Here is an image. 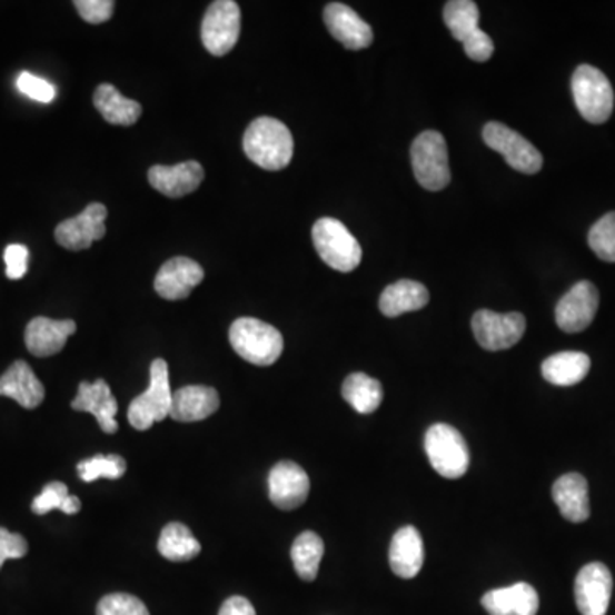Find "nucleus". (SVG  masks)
I'll use <instances>...</instances> for the list:
<instances>
[{"label":"nucleus","instance_id":"obj_8","mask_svg":"<svg viewBox=\"0 0 615 615\" xmlns=\"http://www.w3.org/2000/svg\"><path fill=\"white\" fill-rule=\"evenodd\" d=\"M240 31V6L235 0H216L204 16L200 37L210 56L222 57L235 49Z\"/></svg>","mask_w":615,"mask_h":615},{"label":"nucleus","instance_id":"obj_32","mask_svg":"<svg viewBox=\"0 0 615 615\" xmlns=\"http://www.w3.org/2000/svg\"><path fill=\"white\" fill-rule=\"evenodd\" d=\"M31 509L37 515H47L53 509H60L66 515H76L81 509V502L76 496H70L66 484L50 483L49 486H44L40 496L34 498Z\"/></svg>","mask_w":615,"mask_h":615},{"label":"nucleus","instance_id":"obj_12","mask_svg":"<svg viewBox=\"0 0 615 615\" xmlns=\"http://www.w3.org/2000/svg\"><path fill=\"white\" fill-rule=\"evenodd\" d=\"M611 569L602 563H589L579 569L575 582V601L582 615H605L611 605Z\"/></svg>","mask_w":615,"mask_h":615},{"label":"nucleus","instance_id":"obj_34","mask_svg":"<svg viewBox=\"0 0 615 615\" xmlns=\"http://www.w3.org/2000/svg\"><path fill=\"white\" fill-rule=\"evenodd\" d=\"M588 245L601 260L615 264V212H608L592 226Z\"/></svg>","mask_w":615,"mask_h":615},{"label":"nucleus","instance_id":"obj_28","mask_svg":"<svg viewBox=\"0 0 615 615\" xmlns=\"http://www.w3.org/2000/svg\"><path fill=\"white\" fill-rule=\"evenodd\" d=\"M344 400L359 414H373L381 406L384 387L365 373H353L343 385Z\"/></svg>","mask_w":615,"mask_h":615},{"label":"nucleus","instance_id":"obj_31","mask_svg":"<svg viewBox=\"0 0 615 615\" xmlns=\"http://www.w3.org/2000/svg\"><path fill=\"white\" fill-rule=\"evenodd\" d=\"M480 12L476 2L472 0H452L446 2L443 19L448 27L449 33L455 40L464 43L474 31L479 30Z\"/></svg>","mask_w":615,"mask_h":615},{"label":"nucleus","instance_id":"obj_10","mask_svg":"<svg viewBox=\"0 0 615 615\" xmlns=\"http://www.w3.org/2000/svg\"><path fill=\"white\" fill-rule=\"evenodd\" d=\"M527 321L522 314H494L479 310L472 318V330L477 344L486 350H505L515 346L524 337Z\"/></svg>","mask_w":615,"mask_h":615},{"label":"nucleus","instance_id":"obj_11","mask_svg":"<svg viewBox=\"0 0 615 615\" xmlns=\"http://www.w3.org/2000/svg\"><path fill=\"white\" fill-rule=\"evenodd\" d=\"M598 302H601V296L594 284L588 280L575 284L557 302V327L566 334L583 333L594 321Z\"/></svg>","mask_w":615,"mask_h":615},{"label":"nucleus","instance_id":"obj_1","mask_svg":"<svg viewBox=\"0 0 615 615\" xmlns=\"http://www.w3.org/2000/svg\"><path fill=\"white\" fill-rule=\"evenodd\" d=\"M244 151L250 161L267 171L288 167L295 152L291 130L272 117H260L248 126Z\"/></svg>","mask_w":615,"mask_h":615},{"label":"nucleus","instance_id":"obj_39","mask_svg":"<svg viewBox=\"0 0 615 615\" xmlns=\"http://www.w3.org/2000/svg\"><path fill=\"white\" fill-rule=\"evenodd\" d=\"M30 251L24 245H9L4 251L6 276L11 280L22 279L28 272Z\"/></svg>","mask_w":615,"mask_h":615},{"label":"nucleus","instance_id":"obj_15","mask_svg":"<svg viewBox=\"0 0 615 615\" xmlns=\"http://www.w3.org/2000/svg\"><path fill=\"white\" fill-rule=\"evenodd\" d=\"M204 269L188 257L170 258L162 264L155 279V289L162 299L180 301L188 298L196 286L204 280Z\"/></svg>","mask_w":615,"mask_h":615},{"label":"nucleus","instance_id":"obj_17","mask_svg":"<svg viewBox=\"0 0 615 615\" xmlns=\"http://www.w3.org/2000/svg\"><path fill=\"white\" fill-rule=\"evenodd\" d=\"M202 165L199 161H185L175 167L156 165L148 171L149 183L155 190L170 199H180L188 194L196 192L204 181Z\"/></svg>","mask_w":615,"mask_h":615},{"label":"nucleus","instance_id":"obj_21","mask_svg":"<svg viewBox=\"0 0 615 615\" xmlns=\"http://www.w3.org/2000/svg\"><path fill=\"white\" fill-rule=\"evenodd\" d=\"M0 395L12 398L24 409H37L44 398V387L28 363L16 361L0 376Z\"/></svg>","mask_w":615,"mask_h":615},{"label":"nucleus","instance_id":"obj_40","mask_svg":"<svg viewBox=\"0 0 615 615\" xmlns=\"http://www.w3.org/2000/svg\"><path fill=\"white\" fill-rule=\"evenodd\" d=\"M464 50L468 59L474 62H487L493 57L494 43L489 34L484 33L479 28L464 41Z\"/></svg>","mask_w":615,"mask_h":615},{"label":"nucleus","instance_id":"obj_26","mask_svg":"<svg viewBox=\"0 0 615 615\" xmlns=\"http://www.w3.org/2000/svg\"><path fill=\"white\" fill-rule=\"evenodd\" d=\"M592 368V361L585 353L566 350L557 353L542 363V375L549 384L557 387H573L585 380Z\"/></svg>","mask_w":615,"mask_h":615},{"label":"nucleus","instance_id":"obj_20","mask_svg":"<svg viewBox=\"0 0 615 615\" xmlns=\"http://www.w3.org/2000/svg\"><path fill=\"white\" fill-rule=\"evenodd\" d=\"M489 615H537L538 594L528 583L490 589L480 601Z\"/></svg>","mask_w":615,"mask_h":615},{"label":"nucleus","instance_id":"obj_38","mask_svg":"<svg viewBox=\"0 0 615 615\" xmlns=\"http://www.w3.org/2000/svg\"><path fill=\"white\" fill-rule=\"evenodd\" d=\"M28 554L27 538L0 527V569L8 559H21Z\"/></svg>","mask_w":615,"mask_h":615},{"label":"nucleus","instance_id":"obj_19","mask_svg":"<svg viewBox=\"0 0 615 615\" xmlns=\"http://www.w3.org/2000/svg\"><path fill=\"white\" fill-rule=\"evenodd\" d=\"M76 328V321L72 320L37 317L28 324L24 343L37 358H50L63 349Z\"/></svg>","mask_w":615,"mask_h":615},{"label":"nucleus","instance_id":"obj_22","mask_svg":"<svg viewBox=\"0 0 615 615\" xmlns=\"http://www.w3.org/2000/svg\"><path fill=\"white\" fill-rule=\"evenodd\" d=\"M218 391L204 385H190L173 391L171 419L178 423H197L207 419L219 409Z\"/></svg>","mask_w":615,"mask_h":615},{"label":"nucleus","instance_id":"obj_24","mask_svg":"<svg viewBox=\"0 0 615 615\" xmlns=\"http://www.w3.org/2000/svg\"><path fill=\"white\" fill-rule=\"evenodd\" d=\"M553 498L567 522L583 524L589 518L588 483L582 474L572 472L559 477L553 486Z\"/></svg>","mask_w":615,"mask_h":615},{"label":"nucleus","instance_id":"obj_23","mask_svg":"<svg viewBox=\"0 0 615 615\" xmlns=\"http://www.w3.org/2000/svg\"><path fill=\"white\" fill-rule=\"evenodd\" d=\"M391 572L398 578L413 579L424 564V542L416 527H404L394 535L390 544Z\"/></svg>","mask_w":615,"mask_h":615},{"label":"nucleus","instance_id":"obj_3","mask_svg":"<svg viewBox=\"0 0 615 615\" xmlns=\"http://www.w3.org/2000/svg\"><path fill=\"white\" fill-rule=\"evenodd\" d=\"M314 245L328 267L339 272H353L363 258L361 245L353 232L334 218H321L311 229Z\"/></svg>","mask_w":615,"mask_h":615},{"label":"nucleus","instance_id":"obj_27","mask_svg":"<svg viewBox=\"0 0 615 615\" xmlns=\"http://www.w3.org/2000/svg\"><path fill=\"white\" fill-rule=\"evenodd\" d=\"M92 103L111 126H133L139 122L142 115V107L137 101L123 97L122 92L111 85L98 86Z\"/></svg>","mask_w":615,"mask_h":615},{"label":"nucleus","instance_id":"obj_16","mask_svg":"<svg viewBox=\"0 0 615 615\" xmlns=\"http://www.w3.org/2000/svg\"><path fill=\"white\" fill-rule=\"evenodd\" d=\"M324 21L337 41L349 50L368 49L373 43V30L349 6L333 2L324 11Z\"/></svg>","mask_w":615,"mask_h":615},{"label":"nucleus","instance_id":"obj_14","mask_svg":"<svg viewBox=\"0 0 615 615\" xmlns=\"http://www.w3.org/2000/svg\"><path fill=\"white\" fill-rule=\"evenodd\" d=\"M310 494V479L295 462H279L269 474V498L279 509H296Z\"/></svg>","mask_w":615,"mask_h":615},{"label":"nucleus","instance_id":"obj_13","mask_svg":"<svg viewBox=\"0 0 615 615\" xmlns=\"http://www.w3.org/2000/svg\"><path fill=\"white\" fill-rule=\"evenodd\" d=\"M108 209L100 202H92L76 218L60 222L56 229V240L70 251H81L101 240L107 232Z\"/></svg>","mask_w":615,"mask_h":615},{"label":"nucleus","instance_id":"obj_37","mask_svg":"<svg viewBox=\"0 0 615 615\" xmlns=\"http://www.w3.org/2000/svg\"><path fill=\"white\" fill-rule=\"evenodd\" d=\"M79 16L89 24H101L113 14V0H76Z\"/></svg>","mask_w":615,"mask_h":615},{"label":"nucleus","instance_id":"obj_25","mask_svg":"<svg viewBox=\"0 0 615 615\" xmlns=\"http://www.w3.org/2000/svg\"><path fill=\"white\" fill-rule=\"evenodd\" d=\"M429 302V291L426 286L416 280H397L390 284L380 298V311L388 318L417 311Z\"/></svg>","mask_w":615,"mask_h":615},{"label":"nucleus","instance_id":"obj_29","mask_svg":"<svg viewBox=\"0 0 615 615\" xmlns=\"http://www.w3.org/2000/svg\"><path fill=\"white\" fill-rule=\"evenodd\" d=\"M324 553V540L315 532H302L301 535L296 537L291 547V559L295 564L296 575L302 582L317 579L318 567H320Z\"/></svg>","mask_w":615,"mask_h":615},{"label":"nucleus","instance_id":"obj_9","mask_svg":"<svg viewBox=\"0 0 615 615\" xmlns=\"http://www.w3.org/2000/svg\"><path fill=\"white\" fill-rule=\"evenodd\" d=\"M483 139L490 149L505 158L513 170L525 175H535L542 170L544 158L540 151L509 127L499 122L487 123L483 130Z\"/></svg>","mask_w":615,"mask_h":615},{"label":"nucleus","instance_id":"obj_36","mask_svg":"<svg viewBox=\"0 0 615 615\" xmlns=\"http://www.w3.org/2000/svg\"><path fill=\"white\" fill-rule=\"evenodd\" d=\"M16 85H18L19 91L31 100L40 101V103H52L56 100V86L38 76L30 75V72H22Z\"/></svg>","mask_w":615,"mask_h":615},{"label":"nucleus","instance_id":"obj_35","mask_svg":"<svg viewBox=\"0 0 615 615\" xmlns=\"http://www.w3.org/2000/svg\"><path fill=\"white\" fill-rule=\"evenodd\" d=\"M97 615H151L145 602L127 594H111L101 598Z\"/></svg>","mask_w":615,"mask_h":615},{"label":"nucleus","instance_id":"obj_4","mask_svg":"<svg viewBox=\"0 0 615 615\" xmlns=\"http://www.w3.org/2000/svg\"><path fill=\"white\" fill-rule=\"evenodd\" d=\"M429 464L445 479H460L467 474L470 455L464 436L449 424H433L424 438Z\"/></svg>","mask_w":615,"mask_h":615},{"label":"nucleus","instance_id":"obj_2","mask_svg":"<svg viewBox=\"0 0 615 615\" xmlns=\"http://www.w3.org/2000/svg\"><path fill=\"white\" fill-rule=\"evenodd\" d=\"M229 343L240 358L255 366L274 365L284 349L282 336L276 327L248 317L231 325Z\"/></svg>","mask_w":615,"mask_h":615},{"label":"nucleus","instance_id":"obj_5","mask_svg":"<svg viewBox=\"0 0 615 615\" xmlns=\"http://www.w3.org/2000/svg\"><path fill=\"white\" fill-rule=\"evenodd\" d=\"M173 391L170 373L165 359H155L151 365V384L148 390L130 401L129 423L137 432H146L152 424L170 417Z\"/></svg>","mask_w":615,"mask_h":615},{"label":"nucleus","instance_id":"obj_7","mask_svg":"<svg viewBox=\"0 0 615 615\" xmlns=\"http://www.w3.org/2000/svg\"><path fill=\"white\" fill-rule=\"evenodd\" d=\"M410 158H413L414 175L420 187L426 190L438 192L452 180L446 140L436 130H426L417 136L410 149Z\"/></svg>","mask_w":615,"mask_h":615},{"label":"nucleus","instance_id":"obj_30","mask_svg":"<svg viewBox=\"0 0 615 615\" xmlns=\"http://www.w3.org/2000/svg\"><path fill=\"white\" fill-rule=\"evenodd\" d=\"M199 540L194 537L192 532L188 530L185 525L170 524L162 528L159 535L158 550L162 557L173 563H185V561L194 559L200 554Z\"/></svg>","mask_w":615,"mask_h":615},{"label":"nucleus","instance_id":"obj_41","mask_svg":"<svg viewBox=\"0 0 615 615\" xmlns=\"http://www.w3.org/2000/svg\"><path fill=\"white\" fill-rule=\"evenodd\" d=\"M219 615H257L254 605L245 597H231L222 604Z\"/></svg>","mask_w":615,"mask_h":615},{"label":"nucleus","instance_id":"obj_18","mask_svg":"<svg viewBox=\"0 0 615 615\" xmlns=\"http://www.w3.org/2000/svg\"><path fill=\"white\" fill-rule=\"evenodd\" d=\"M72 409L92 414L100 424V428L108 435L117 433L118 423L115 416L118 413V401L107 381L97 380L95 384L82 381L79 385L78 397L72 400Z\"/></svg>","mask_w":615,"mask_h":615},{"label":"nucleus","instance_id":"obj_6","mask_svg":"<svg viewBox=\"0 0 615 615\" xmlns=\"http://www.w3.org/2000/svg\"><path fill=\"white\" fill-rule=\"evenodd\" d=\"M573 98L589 123H605L614 111V89L607 76L594 66H579L572 79Z\"/></svg>","mask_w":615,"mask_h":615},{"label":"nucleus","instance_id":"obj_33","mask_svg":"<svg viewBox=\"0 0 615 615\" xmlns=\"http://www.w3.org/2000/svg\"><path fill=\"white\" fill-rule=\"evenodd\" d=\"M126 470V460L120 455H97L78 465L79 477L85 483H95L98 479L117 480Z\"/></svg>","mask_w":615,"mask_h":615}]
</instances>
